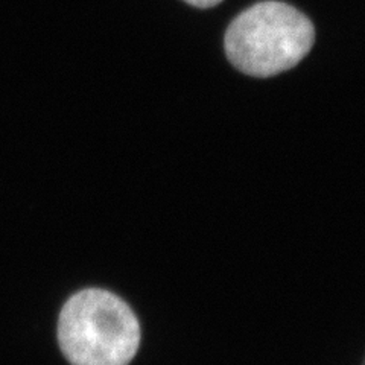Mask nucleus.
<instances>
[{
  "label": "nucleus",
  "mask_w": 365,
  "mask_h": 365,
  "mask_svg": "<svg viewBox=\"0 0 365 365\" xmlns=\"http://www.w3.org/2000/svg\"><path fill=\"white\" fill-rule=\"evenodd\" d=\"M58 342L72 365H128L140 344V324L118 295L84 289L61 309Z\"/></svg>",
  "instance_id": "obj_1"
},
{
  "label": "nucleus",
  "mask_w": 365,
  "mask_h": 365,
  "mask_svg": "<svg viewBox=\"0 0 365 365\" xmlns=\"http://www.w3.org/2000/svg\"><path fill=\"white\" fill-rule=\"evenodd\" d=\"M314 40L312 23L300 11L282 2H260L232 21L224 44L237 71L269 78L299 64Z\"/></svg>",
  "instance_id": "obj_2"
},
{
  "label": "nucleus",
  "mask_w": 365,
  "mask_h": 365,
  "mask_svg": "<svg viewBox=\"0 0 365 365\" xmlns=\"http://www.w3.org/2000/svg\"><path fill=\"white\" fill-rule=\"evenodd\" d=\"M185 2L197 6V8H212L215 5H218L222 0H185Z\"/></svg>",
  "instance_id": "obj_3"
}]
</instances>
